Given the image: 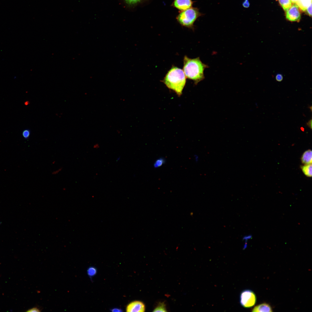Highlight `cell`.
<instances>
[{
    "label": "cell",
    "mask_w": 312,
    "mask_h": 312,
    "mask_svg": "<svg viewBox=\"0 0 312 312\" xmlns=\"http://www.w3.org/2000/svg\"><path fill=\"white\" fill-rule=\"evenodd\" d=\"M30 131L28 129L24 130L22 132L23 136L25 139H27L29 138L30 136Z\"/></svg>",
    "instance_id": "e0dca14e"
},
{
    "label": "cell",
    "mask_w": 312,
    "mask_h": 312,
    "mask_svg": "<svg viewBox=\"0 0 312 312\" xmlns=\"http://www.w3.org/2000/svg\"><path fill=\"white\" fill-rule=\"evenodd\" d=\"M153 312H166L167 311L166 305L164 302H160L158 305L154 309Z\"/></svg>",
    "instance_id": "5bb4252c"
},
{
    "label": "cell",
    "mask_w": 312,
    "mask_h": 312,
    "mask_svg": "<svg viewBox=\"0 0 312 312\" xmlns=\"http://www.w3.org/2000/svg\"><path fill=\"white\" fill-rule=\"evenodd\" d=\"M279 3L283 10L286 11L292 5L290 0H278Z\"/></svg>",
    "instance_id": "7c38bea8"
},
{
    "label": "cell",
    "mask_w": 312,
    "mask_h": 312,
    "mask_svg": "<svg viewBox=\"0 0 312 312\" xmlns=\"http://www.w3.org/2000/svg\"><path fill=\"white\" fill-rule=\"evenodd\" d=\"M312 151L308 150L305 151L303 154L301 158L302 163L304 164H312Z\"/></svg>",
    "instance_id": "9c48e42d"
},
{
    "label": "cell",
    "mask_w": 312,
    "mask_h": 312,
    "mask_svg": "<svg viewBox=\"0 0 312 312\" xmlns=\"http://www.w3.org/2000/svg\"><path fill=\"white\" fill-rule=\"evenodd\" d=\"M311 3L312 0H299L296 4L301 10L304 11Z\"/></svg>",
    "instance_id": "30bf717a"
},
{
    "label": "cell",
    "mask_w": 312,
    "mask_h": 312,
    "mask_svg": "<svg viewBox=\"0 0 312 312\" xmlns=\"http://www.w3.org/2000/svg\"><path fill=\"white\" fill-rule=\"evenodd\" d=\"M286 18L291 21L298 22L301 18V14L298 5L295 3L286 11Z\"/></svg>",
    "instance_id": "5b68a950"
},
{
    "label": "cell",
    "mask_w": 312,
    "mask_h": 312,
    "mask_svg": "<svg viewBox=\"0 0 312 312\" xmlns=\"http://www.w3.org/2000/svg\"><path fill=\"white\" fill-rule=\"evenodd\" d=\"M194 159L196 162H197L199 160V157L198 155H195L194 156Z\"/></svg>",
    "instance_id": "d4e9b609"
},
{
    "label": "cell",
    "mask_w": 312,
    "mask_h": 312,
    "mask_svg": "<svg viewBox=\"0 0 312 312\" xmlns=\"http://www.w3.org/2000/svg\"><path fill=\"white\" fill-rule=\"evenodd\" d=\"M275 79L277 81H281L283 80V76L281 74H277L276 76Z\"/></svg>",
    "instance_id": "ffe728a7"
},
{
    "label": "cell",
    "mask_w": 312,
    "mask_h": 312,
    "mask_svg": "<svg viewBox=\"0 0 312 312\" xmlns=\"http://www.w3.org/2000/svg\"><path fill=\"white\" fill-rule=\"evenodd\" d=\"M291 2L293 3H296L299 1V0H290Z\"/></svg>",
    "instance_id": "484cf974"
},
{
    "label": "cell",
    "mask_w": 312,
    "mask_h": 312,
    "mask_svg": "<svg viewBox=\"0 0 312 312\" xmlns=\"http://www.w3.org/2000/svg\"><path fill=\"white\" fill-rule=\"evenodd\" d=\"M312 119H311L309 120L307 123V126L309 128L311 129H312Z\"/></svg>",
    "instance_id": "7402d4cb"
},
{
    "label": "cell",
    "mask_w": 312,
    "mask_h": 312,
    "mask_svg": "<svg viewBox=\"0 0 312 312\" xmlns=\"http://www.w3.org/2000/svg\"><path fill=\"white\" fill-rule=\"evenodd\" d=\"M309 108L310 109L311 111H312V106H311L309 107Z\"/></svg>",
    "instance_id": "f1b7e54d"
},
{
    "label": "cell",
    "mask_w": 312,
    "mask_h": 312,
    "mask_svg": "<svg viewBox=\"0 0 312 312\" xmlns=\"http://www.w3.org/2000/svg\"><path fill=\"white\" fill-rule=\"evenodd\" d=\"M252 312H272L271 306L268 304L264 303L255 306L252 311Z\"/></svg>",
    "instance_id": "ba28073f"
},
{
    "label": "cell",
    "mask_w": 312,
    "mask_h": 312,
    "mask_svg": "<svg viewBox=\"0 0 312 312\" xmlns=\"http://www.w3.org/2000/svg\"><path fill=\"white\" fill-rule=\"evenodd\" d=\"M183 62V71L186 77L193 80L196 84L204 79V71L208 66L199 57L190 59L185 56Z\"/></svg>",
    "instance_id": "6da1fadb"
},
{
    "label": "cell",
    "mask_w": 312,
    "mask_h": 312,
    "mask_svg": "<svg viewBox=\"0 0 312 312\" xmlns=\"http://www.w3.org/2000/svg\"><path fill=\"white\" fill-rule=\"evenodd\" d=\"M111 311L112 312H121L122 311V310L120 309L115 308L111 309Z\"/></svg>",
    "instance_id": "603a6c76"
},
{
    "label": "cell",
    "mask_w": 312,
    "mask_h": 312,
    "mask_svg": "<svg viewBox=\"0 0 312 312\" xmlns=\"http://www.w3.org/2000/svg\"><path fill=\"white\" fill-rule=\"evenodd\" d=\"M307 14L310 16H312V3L307 7L306 10Z\"/></svg>",
    "instance_id": "ac0fdd59"
},
{
    "label": "cell",
    "mask_w": 312,
    "mask_h": 312,
    "mask_svg": "<svg viewBox=\"0 0 312 312\" xmlns=\"http://www.w3.org/2000/svg\"><path fill=\"white\" fill-rule=\"evenodd\" d=\"M162 81L169 88L180 96L185 84L186 77L183 70L173 66L168 72Z\"/></svg>",
    "instance_id": "7a4b0ae2"
},
{
    "label": "cell",
    "mask_w": 312,
    "mask_h": 312,
    "mask_svg": "<svg viewBox=\"0 0 312 312\" xmlns=\"http://www.w3.org/2000/svg\"><path fill=\"white\" fill-rule=\"evenodd\" d=\"M203 15L196 8L191 7L181 11L176 19L181 25L188 28H194V24L197 18Z\"/></svg>",
    "instance_id": "3957f363"
},
{
    "label": "cell",
    "mask_w": 312,
    "mask_h": 312,
    "mask_svg": "<svg viewBox=\"0 0 312 312\" xmlns=\"http://www.w3.org/2000/svg\"><path fill=\"white\" fill-rule=\"evenodd\" d=\"M300 129L302 131H304V128L303 127H301L300 128Z\"/></svg>",
    "instance_id": "83f0119b"
},
{
    "label": "cell",
    "mask_w": 312,
    "mask_h": 312,
    "mask_svg": "<svg viewBox=\"0 0 312 312\" xmlns=\"http://www.w3.org/2000/svg\"><path fill=\"white\" fill-rule=\"evenodd\" d=\"M166 162L165 159L163 157H160L157 159L153 164V167L155 168H158L161 166Z\"/></svg>",
    "instance_id": "4fadbf2b"
},
{
    "label": "cell",
    "mask_w": 312,
    "mask_h": 312,
    "mask_svg": "<svg viewBox=\"0 0 312 312\" xmlns=\"http://www.w3.org/2000/svg\"><path fill=\"white\" fill-rule=\"evenodd\" d=\"M303 173L307 177H311L312 176V164H304L301 166Z\"/></svg>",
    "instance_id": "8fae6325"
},
{
    "label": "cell",
    "mask_w": 312,
    "mask_h": 312,
    "mask_svg": "<svg viewBox=\"0 0 312 312\" xmlns=\"http://www.w3.org/2000/svg\"><path fill=\"white\" fill-rule=\"evenodd\" d=\"M251 237H252V236L251 235H246L245 236H244V237H243V239L244 240H245V241H247L248 239H250V238H251Z\"/></svg>",
    "instance_id": "cb8c5ba5"
},
{
    "label": "cell",
    "mask_w": 312,
    "mask_h": 312,
    "mask_svg": "<svg viewBox=\"0 0 312 312\" xmlns=\"http://www.w3.org/2000/svg\"><path fill=\"white\" fill-rule=\"evenodd\" d=\"M29 101H26V102H25V105H28V104H29Z\"/></svg>",
    "instance_id": "4316f807"
},
{
    "label": "cell",
    "mask_w": 312,
    "mask_h": 312,
    "mask_svg": "<svg viewBox=\"0 0 312 312\" xmlns=\"http://www.w3.org/2000/svg\"><path fill=\"white\" fill-rule=\"evenodd\" d=\"M97 272L96 268L93 267H89L87 270V272L88 275L90 277H92L95 275Z\"/></svg>",
    "instance_id": "9a60e30c"
},
{
    "label": "cell",
    "mask_w": 312,
    "mask_h": 312,
    "mask_svg": "<svg viewBox=\"0 0 312 312\" xmlns=\"http://www.w3.org/2000/svg\"><path fill=\"white\" fill-rule=\"evenodd\" d=\"M193 3L192 0H174L172 6L181 11L192 7Z\"/></svg>",
    "instance_id": "8992f818"
},
{
    "label": "cell",
    "mask_w": 312,
    "mask_h": 312,
    "mask_svg": "<svg viewBox=\"0 0 312 312\" xmlns=\"http://www.w3.org/2000/svg\"><path fill=\"white\" fill-rule=\"evenodd\" d=\"M39 308L37 307H35L29 309L27 311V312H40L41 311Z\"/></svg>",
    "instance_id": "d6986e66"
},
{
    "label": "cell",
    "mask_w": 312,
    "mask_h": 312,
    "mask_svg": "<svg viewBox=\"0 0 312 312\" xmlns=\"http://www.w3.org/2000/svg\"><path fill=\"white\" fill-rule=\"evenodd\" d=\"M128 5L130 6H134L141 2L143 0H124Z\"/></svg>",
    "instance_id": "2e32d148"
},
{
    "label": "cell",
    "mask_w": 312,
    "mask_h": 312,
    "mask_svg": "<svg viewBox=\"0 0 312 312\" xmlns=\"http://www.w3.org/2000/svg\"><path fill=\"white\" fill-rule=\"evenodd\" d=\"M145 309L144 304L140 301H134L129 303L126 308L127 312H144Z\"/></svg>",
    "instance_id": "52a82bcc"
},
{
    "label": "cell",
    "mask_w": 312,
    "mask_h": 312,
    "mask_svg": "<svg viewBox=\"0 0 312 312\" xmlns=\"http://www.w3.org/2000/svg\"><path fill=\"white\" fill-rule=\"evenodd\" d=\"M243 5L244 7L248 8L249 7L250 4L248 0H246L243 3Z\"/></svg>",
    "instance_id": "44dd1931"
},
{
    "label": "cell",
    "mask_w": 312,
    "mask_h": 312,
    "mask_svg": "<svg viewBox=\"0 0 312 312\" xmlns=\"http://www.w3.org/2000/svg\"><path fill=\"white\" fill-rule=\"evenodd\" d=\"M256 302V295L252 291L246 289L241 292L240 296V303L243 307L246 308L252 307L255 304Z\"/></svg>",
    "instance_id": "277c9868"
}]
</instances>
